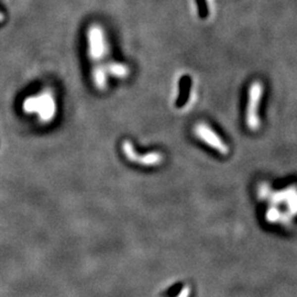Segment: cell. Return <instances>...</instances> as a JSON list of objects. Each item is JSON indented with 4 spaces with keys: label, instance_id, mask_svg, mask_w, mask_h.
Wrapping results in <instances>:
<instances>
[{
    "label": "cell",
    "instance_id": "obj_5",
    "mask_svg": "<svg viewBox=\"0 0 297 297\" xmlns=\"http://www.w3.org/2000/svg\"><path fill=\"white\" fill-rule=\"evenodd\" d=\"M122 148H123V153H125V155L131 162H136V163H139V164L148 165H148H157L162 162L163 155L161 154V153L152 152V153H148V154H146L143 156L137 154V152L133 150L131 142H129V141H126L125 143H123Z\"/></svg>",
    "mask_w": 297,
    "mask_h": 297
},
{
    "label": "cell",
    "instance_id": "obj_1",
    "mask_svg": "<svg viewBox=\"0 0 297 297\" xmlns=\"http://www.w3.org/2000/svg\"><path fill=\"white\" fill-rule=\"evenodd\" d=\"M24 110L29 113H38L42 121H51L55 115V101L51 94L46 92L36 97L28 98L23 103Z\"/></svg>",
    "mask_w": 297,
    "mask_h": 297
},
{
    "label": "cell",
    "instance_id": "obj_2",
    "mask_svg": "<svg viewBox=\"0 0 297 297\" xmlns=\"http://www.w3.org/2000/svg\"><path fill=\"white\" fill-rule=\"evenodd\" d=\"M263 95V85L259 81H255L249 88L248 95V107H247V125L252 131H255L260 128V118L257 113V107Z\"/></svg>",
    "mask_w": 297,
    "mask_h": 297
},
{
    "label": "cell",
    "instance_id": "obj_6",
    "mask_svg": "<svg viewBox=\"0 0 297 297\" xmlns=\"http://www.w3.org/2000/svg\"><path fill=\"white\" fill-rule=\"evenodd\" d=\"M2 19H3V16H2V14H1V13H0V21H1V20H2Z\"/></svg>",
    "mask_w": 297,
    "mask_h": 297
},
{
    "label": "cell",
    "instance_id": "obj_3",
    "mask_svg": "<svg viewBox=\"0 0 297 297\" xmlns=\"http://www.w3.org/2000/svg\"><path fill=\"white\" fill-rule=\"evenodd\" d=\"M87 37L89 57H91L93 61H99V59L105 56L108 50L102 29L97 26V24H94V26L89 28Z\"/></svg>",
    "mask_w": 297,
    "mask_h": 297
},
{
    "label": "cell",
    "instance_id": "obj_4",
    "mask_svg": "<svg viewBox=\"0 0 297 297\" xmlns=\"http://www.w3.org/2000/svg\"><path fill=\"white\" fill-rule=\"evenodd\" d=\"M194 131L196 133V136L199 138L201 141H204L206 145L211 147L212 148H215V150L221 153V154H227L228 147L226 146V143L222 141L221 139L217 136V133L212 131L206 123L204 122L197 123L195 126Z\"/></svg>",
    "mask_w": 297,
    "mask_h": 297
}]
</instances>
